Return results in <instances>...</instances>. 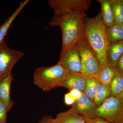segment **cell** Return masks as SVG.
Returning <instances> with one entry per match:
<instances>
[{
    "label": "cell",
    "instance_id": "4",
    "mask_svg": "<svg viewBox=\"0 0 123 123\" xmlns=\"http://www.w3.org/2000/svg\"><path fill=\"white\" fill-rule=\"evenodd\" d=\"M76 45L80 57L81 73L85 76L94 77L98 80L101 67L94 51L85 38Z\"/></svg>",
    "mask_w": 123,
    "mask_h": 123
},
{
    "label": "cell",
    "instance_id": "14",
    "mask_svg": "<svg viewBox=\"0 0 123 123\" xmlns=\"http://www.w3.org/2000/svg\"><path fill=\"white\" fill-rule=\"evenodd\" d=\"M101 6V15L106 27L115 24L111 0H98Z\"/></svg>",
    "mask_w": 123,
    "mask_h": 123
},
{
    "label": "cell",
    "instance_id": "7",
    "mask_svg": "<svg viewBox=\"0 0 123 123\" xmlns=\"http://www.w3.org/2000/svg\"><path fill=\"white\" fill-rule=\"evenodd\" d=\"M58 62L68 72L81 73L80 57L76 45L61 52Z\"/></svg>",
    "mask_w": 123,
    "mask_h": 123
},
{
    "label": "cell",
    "instance_id": "21",
    "mask_svg": "<svg viewBox=\"0 0 123 123\" xmlns=\"http://www.w3.org/2000/svg\"><path fill=\"white\" fill-rule=\"evenodd\" d=\"M8 111L7 106L0 99V123H6L7 113Z\"/></svg>",
    "mask_w": 123,
    "mask_h": 123
},
{
    "label": "cell",
    "instance_id": "24",
    "mask_svg": "<svg viewBox=\"0 0 123 123\" xmlns=\"http://www.w3.org/2000/svg\"><path fill=\"white\" fill-rule=\"evenodd\" d=\"M38 123H58L57 120L49 116H45L43 117Z\"/></svg>",
    "mask_w": 123,
    "mask_h": 123
},
{
    "label": "cell",
    "instance_id": "27",
    "mask_svg": "<svg viewBox=\"0 0 123 123\" xmlns=\"http://www.w3.org/2000/svg\"><path fill=\"white\" fill-rule=\"evenodd\" d=\"M117 98H119L122 102L123 103V90L121 93L119 95H118V96H117Z\"/></svg>",
    "mask_w": 123,
    "mask_h": 123
},
{
    "label": "cell",
    "instance_id": "16",
    "mask_svg": "<svg viewBox=\"0 0 123 123\" xmlns=\"http://www.w3.org/2000/svg\"><path fill=\"white\" fill-rule=\"evenodd\" d=\"M107 36L110 44L123 41V29L121 26L114 24L106 28Z\"/></svg>",
    "mask_w": 123,
    "mask_h": 123
},
{
    "label": "cell",
    "instance_id": "22",
    "mask_svg": "<svg viewBox=\"0 0 123 123\" xmlns=\"http://www.w3.org/2000/svg\"><path fill=\"white\" fill-rule=\"evenodd\" d=\"M115 68L119 73L123 76V54L118 60Z\"/></svg>",
    "mask_w": 123,
    "mask_h": 123
},
{
    "label": "cell",
    "instance_id": "2",
    "mask_svg": "<svg viewBox=\"0 0 123 123\" xmlns=\"http://www.w3.org/2000/svg\"><path fill=\"white\" fill-rule=\"evenodd\" d=\"M106 28L101 12L93 18L86 15L84 23L85 37L97 56L101 68L107 64V51L110 44Z\"/></svg>",
    "mask_w": 123,
    "mask_h": 123
},
{
    "label": "cell",
    "instance_id": "15",
    "mask_svg": "<svg viewBox=\"0 0 123 123\" xmlns=\"http://www.w3.org/2000/svg\"><path fill=\"white\" fill-rule=\"evenodd\" d=\"M117 72L114 67L107 64L106 66L101 68L98 80L103 85L110 88L111 82Z\"/></svg>",
    "mask_w": 123,
    "mask_h": 123
},
{
    "label": "cell",
    "instance_id": "30",
    "mask_svg": "<svg viewBox=\"0 0 123 123\" xmlns=\"http://www.w3.org/2000/svg\"></svg>",
    "mask_w": 123,
    "mask_h": 123
},
{
    "label": "cell",
    "instance_id": "6",
    "mask_svg": "<svg viewBox=\"0 0 123 123\" xmlns=\"http://www.w3.org/2000/svg\"><path fill=\"white\" fill-rule=\"evenodd\" d=\"M24 55L21 51L9 47L5 40L0 43V80L11 74L15 64Z\"/></svg>",
    "mask_w": 123,
    "mask_h": 123
},
{
    "label": "cell",
    "instance_id": "11",
    "mask_svg": "<svg viewBox=\"0 0 123 123\" xmlns=\"http://www.w3.org/2000/svg\"><path fill=\"white\" fill-rule=\"evenodd\" d=\"M58 123H87L88 119L71 109L57 114Z\"/></svg>",
    "mask_w": 123,
    "mask_h": 123
},
{
    "label": "cell",
    "instance_id": "28",
    "mask_svg": "<svg viewBox=\"0 0 123 123\" xmlns=\"http://www.w3.org/2000/svg\"><path fill=\"white\" fill-rule=\"evenodd\" d=\"M121 27H122V28H123V23H122V24H121Z\"/></svg>",
    "mask_w": 123,
    "mask_h": 123
},
{
    "label": "cell",
    "instance_id": "3",
    "mask_svg": "<svg viewBox=\"0 0 123 123\" xmlns=\"http://www.w3.org/2000/svg\"><path fill=\"white\" fill-rule=\"evenodd\" d=\"M68 72L59 62L53 66L38 68L34 72V84L43 91L48 92L61 87Z\"/></svg>",
    "mask_w": 123,
    "mask_h": 123
},
{
    "label": "cell",
    "instance_id": "10",
    "mask_svg": "<svg viewBox=\"0 0 123 123\" xmlns=\"http://www.w3.org/2000/svg\"><path fill=\"white\" fill-rule=\"evenodd\" d=\"M12 73L0 80V99L7 106L9 111L13 106V102L11 99L10 89L13 80Z\"/></svg>",
    "mask_w": 123,
    "mask_h": 123
},
{
    "label": "cell",
    "instance_id": "8",
    "mask_svg": "<svg viewBox=\"0 0 123 123\" xmlns=\"http://www.w3.org/2000/svg\"><path fill=\"white\" fill-rule=\"evenodd\" d=\"M97 108L93 101L82 92L81 97L75 101L71 109L86 118L91 119L98 117Z\"/></svg>",
    "mask_w": 123,
    "mask_h": 123
},
{
    "label": "cell",
    "instance_id": "23",
    "mask_svg": "<svg viewBox=\"0 0 123 123\" xmlns=\"http://www.w3.org/2000/svg\"><path fill=\"white\" fill-rule=\"evenodd\" d=\"M76 100L69 93L65 95L64 102L65 104L68 105H73L75 103Z\"/></svg>",
    "mask_w": 123,
    "mask_h": 123
},
{
    "label": "cell",
    "instance_id": "18",
    "mask_svg": "<svg viewBox=\"0 0 123 123\" xmlns=\"http://www.w3.org/2000/svg\"><path fill=\"white\" fill-rule=\"evenodd\" d=\"M111 97L110 87L101 84L96 92L93 101L97 107H98Z\"/></svg>",
    "mask_w": 123,
    "mask_h": 123
},
{
    "label": "cell",
    "instance_id": "5",
    "mask_svg": "<svg viewBox=\"0 0 123 123\" xmlns=\"http://www.w3.org/2000/svg\"><path fill=\"white\" fill-rule=\"evenodd\" d=\"M98 117L110 123L123 122V103L117 97L111 96L98 107Z\"/></svg>",
    "mask_w": 123,
    "mask_h": 123
},
{
    "label": "cell",
    "instance_id": "12",
    "mask_svg": "<svg viewBox=\"0 0 123 123\" xmlns=\"http://www.w3.org/2000/svg\"><path fill=\"white\" fill-rule=\"evenodd\" d=\"M123 54V41L111 43L107 51V63L115 67L120 56Z\"/></svg>",
    "mask_w": 123,
    "mask_h": 123
},
{
    "label": "cell",
    "instance_id": "9",
    "mask_svg": "<svg viewBox=\"0 0 123 123\" xmlns=\"http://www.w3.org/2000/svg\"><path fill=\"white\" fill-rule=\"evenodd\" d=\"M86 84V76L82 73L68 72L62 82L61 86L69 90H77L84 92Z\"/></svg>",
    "mask_w": 123,
    "mask_h": 123
},
{
    "label": "cell",
    "instance_id": "26",
    "mask_svg": "<svg viewBox=\"0 0 123 123\" xmlns=\"http://www.w3.org/2000/svg\"><path fill=\"white\" fill-rule=\"evenodd\" d=\"M87 123H110L99 117L96 118L88 119Z\"/></svg>",
    "mask_w": 123,
    "mask_h": 123
},
{
    "label": "cell",
    "instance_id": "19",
    "mask_svg": "<svg viewBox=\"0 0 123 123\" xmlns=\"http://www.w3.org/2000/svg\"><path fill=\"white\" fill-rule=\"evenodd\" d=\"M115 24L121 26L123 22V6L121 0H111Z\"/></svg>",
    "mask_w": 123,
    "mask_h": 123
},
{
    "label": "cell",
    "instance_id": "25",
    "mask_svg": "<svg viewBox=\"0 0 123 123\" xmlns=\"http://www.w3.org/2000/svg\"><path fill=\"white\" fill-rule=\"evenodd\" d=\"M82 92V91L77 90H73L70 91L69 93L71 96L76 101L81 97Z\"/></svg>",
    "mask_w": 123,
    "mask_h": 123
},
{
    "label": "cell",
    "instance_id": "20",
    "mask_svg": "<svg viewBox=\"0 0 123 123\" xmlns=\"http://www.w3.org/2000/svg\"><path fill=\"white\" fill-rule=\"evenodd\" d=\"M111 96L117 97L123 90V76L118 72L113 79L110 86Z\"/></svg>",
    "mask_w": 123,
    "mask_h": 123
},
{
    "label": "cell",
    "instance_id": "29",
    "mask_svg": "<svg viewBox=\"0 0 123 123\" xmlns=\"http://www.w3.org/2000/svg\"><path fill=\"white\" fill-rule=\"evenodd\" d=\"M121 3H122V5L123 6V0H121Z\"/></svg>",
    "mask_w": 123,
    "mask_h": 123
},
{
    "label": "cell",
    "instance_id": "1",
    "mask_svg": "<svg viewBox=\"0 0 123 123\" xmlns=\"http://www.w3.org/2000/svg\"><path fill=\"white\" fill-rule=\"evenodd\" d=\"M91 0H49L53 15L49 22L51 26L59 27L62 32L61 52L75 46L85 38L84 23L85 11Z\"/></svg>",
    "mask_w": 123,
    "mask_h": 123
},
{
    "label": "cell",
    "instance_id": "13",
    "mask_svg": "<svg viewBox=\"0 0 123 123\" xmlns=\"http://www.w3.org/2000/svg\"><path fill=\"white\" fill-rule=\"evenodd\" d=\"M29 1V0H26L21 1L17 8L1 25L0 27V43L4 40L5 38L8 34V31L12 23Z\"/></svg>",
    "mask_w": 123,
    "mask_h": 123
},
{
    "label": "cell",
    "instance_id": "17",
    "mask_svg": "<svg viewBox=\"0 0 123 123\" xmlns=\"http://www.w3.org/2000/svg\"><path fill=\"white\" fill-rule=\"evenodd\" d=\"M86 84L84 93L93 101L96 92L102 84L98 79L90 76H86Z\"/></svg>",
    "mask_w": 123,
    "mask_h": 123
}]
</instances>
